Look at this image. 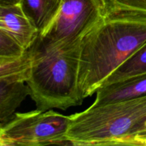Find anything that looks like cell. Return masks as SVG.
Instances as JSON below:
<instances>
[{
    "instance_id": "obj_10",
    "label": "cell",
    "mask_w": 146,
    "mask_h": 146,
    "mask_svg": "<svg viewBox=\"0 0 146 146\" xmlns=\"http://www.w3.org/2000/svg\"><path fill=\"white\" fill-rule=\"evenodd\" d=\"M144 74H146V43L123 63L102 86Z\"/></svg>"
},
{
    "instance_id": "obj_7",
    "label": "cell",
    "mask_w": 146,
    "mask_h": 146,
    "mask_svg": "<svg viewBox=\"0 0 146 146\" xmlns=\"http://www.w3.org/2000/svg\"><path fill=\"white\" fill-rule=\"evenodd\" d=\"M146 96V74L106 84L96 91V98L91 106L105 105Z\"/></svg>"
},
{
    "instance_id": "obj_3",
    "label": "cell",
    "mask_w": 146,
    "mask_h": 146,
    "mask_svg": "<svg viewBox=\"0 0 146 146\" xmlns=\"http://www.w3.org/2000/svg\"><path fill=\"white\" fill-rule=\"evenodd\" d=\"M66 133L71 145H133L146 118V96L98 106L71 115Z\"/></svg>"
},
{
    "instance_id": "obj_15",
    "label": "cell",
    "mask_w": 146,
    "mask_h": 146,
    "mask_svg": "<svg viewBox=\"0 0 146 146\" xmlns=\"http://www.w3.org/2000/svg\"><path fill=\"white\" fill-rule=\"evenodd\" d=\"M20 0H0V5H11L19 4Z\"/></svg>"
},
{
    "instance_id": "obj_6",
    "label": "cell",
    "mask_w": 146,
    "mask_h": 146,
    "mask_svg": "<svg viewBox=\"0 0 146 146\" xmlns=\"http://www.w3.org/2000/svg\"><path fill=\"white\" fill-rule=\"evenodd\" d=\"M0 31L28 51L36 41L38 32L24 14L19 4L0 5Z\"/></svg>"
},
{
    "instance_id": "obj_8",
    "label": "cell",
    "mask_w": 146,
    "mask_h": 146,
    "mask_svg": "<svg viewBox=\"0 0 146 146\" xmlns=\"http://www.w3.org/2000/svg\"><path fill=\"white\" fill-rule=\"evenodd\" d=\"M27 78L20 76L0 80V123L2 125L12 118L29 95V88L26 83Z\"/></svg>"
},
{
    "instance_id": "obj_16",
    "label": "cell",
    "mask_w": 146,
    "mask_h": 146,
    "mask_svg": "<svg viewBox=\"0 0 146 146\" xmlns=\"http://www.w3.org/2000/svg\"><path fill=\"white\" fill-rule=\"evenodd\" d=\"M1 125H2V124H1V123H0V127H1Z\"/></svg>"
},
{
    "instance_id": "obj_5",
    "label": "cell",
    "mask_w": 146,
    "mask_h": 146,
    "mask_svg": "<svg viewBox=\"0 0 146 146\" xmlns=\"http://www.w3.org/2000/svg\"><path fill=\"white\" fill-rule=\"evenodd\" d=\"M71 122V115L53 109L17 113L0 127V146L71 145L66 133Z\"/></svg>"
},
{
    "instance_id": "obj_9",
    "label": "cell",
    "mask_w": 146,
    "mask_h": 146,
    "mask_svg": "<svg viewBox=\"0 0 146 146\" xmlns=\"http://www.w3.org/2000/svg\"><path fill=\"white\" fill-rule=\"evenodd\" d=\"M61 3V0H20L19 4L39 36L54 19Z\"/></svg>"
},
{
    "instance_id": "obj_12",
    "label": "cell",
    "mask_w": 146,
    "mask_h": 146,
    "mask_svg": "<svg viewBox=\"0 0 146 146\" xmlns=\"http://www.w3.org/2000/svg\"><path fill=\"white\" fill-rule=\"evenodd\" d=\"M105 14H135L146 16V0H102Z\"/></svg>"
},
{
    "instance_id": "obj_11",
    "label": "cell",
    "mask_w": 146,
    "mask_h": 146,
    "mask_svg": "<svg viewBox=\"0 0 146 146\" xmlns=\"http://www.w3.org/2000/svg\"><path fill=\"white\" fill-rule=\"evenodd\" d=\"M31 59L29 50L19 58L0 56V80L20 76H28Z\"/></svg>"
},
{
    "instance_id": "obj_1",
    "label": "cell",
    "mask_w": 146,
    "mask_h": 146,
    "mask_svg": "<svg viewBox=\"0 0 146 146\" xmlns=\"http://www.w3.org/2000/svg\"><path fill=\"white\" fill-rule=\"evenodd\" d=\"M146 43V16L105 14L81 38L78 87L83 99Z\"/></svg>"
},
{
    "instance_id": "obj_4",
    "label": "cell",
    "mask_w": 146,
    "mask_h": 146,
    "mask_svg": "<svg viewBox=\"0 0 146 146\" xmlns=\"http://www.w3.org/2000/svg\"><path fill=\"white\" fill-rule=\"evenodd\" d=\"M104 15L102 0H61L58 14L29 51L38 53L74 46Z\"/></svg>"
},
{
    "instance_id": "obj_13",
    "label": "cell",
    "mask_w": 146,
    "mask_h": 146,
    "mask_svg": "<svg viewBox=\"0 0 146 146\" xmlns=\"http://www.w3.org/2000/svg\"><path fill=\"white\" fill-rule=\"evenodd\" d=\"M27 51L15 41L0 31V56L19 58Z\"/></svg>"
},
{
    "instance_id": "obj_14",
    "label": "cell",
    "mask_w": 146,
    "mask_h": 146,
    "mask_svg": "<svg viewBox=\"0 0 146 146\" xmlns=\"http://www.w3.org/2000/svg\"><path fill=\"white\" fill-rule=\"evenodd\" d=\"M133 145H146V118L140 123L137 128Z\"/></svg>"
},
{
    "instance_id": "obj_2",
    "label": "cell",
    "mask_w": 146,
    "mask_h": 146,
    "mask_svg": "<svg viewBox=\"0 0 146 146\" xmlns=\"http://www.w3.org/2000/svg\"><path fill=\"white\" fill-rule=\"evenodd\" d=\"M79 45L32 53L27 84L36 109H60L81 105L78 87Z\"/></svg>"
}]
</instances>
